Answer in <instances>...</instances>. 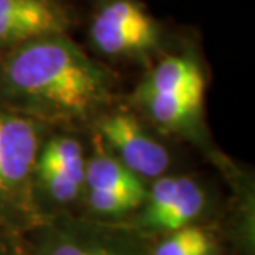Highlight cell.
Here are the masks:
<instances>
[{"label":"cell","instance_id":"obj_1","mask_svg":"<svg viewBox=\"0 0 255 255\" xmlns=\"http://www.w3.org/2000/svg\"><path fill=\"white\" fill-rule=\"evenodd\" d=\"M0 53V108L66 125L98 118L110 103V73L65 33Z\"/></svg>","mask_w":255,"mask_h":255},{"label":"cell","instance_id":"obj_2","mask_svg":"<svg viewBox=\"0 0 255 255\" xmlns=\"http://www.w3.org/2000/svg\"><path fill=\"white\" fill-rule=\"evenodd\" d=\"M47 125L0 108V229L22 244L45 221L35 196V169Z\"/></svg>","mask_w":255,"mask_h":255},{"label":"cell","instance_id":"obj_3","mask_svg":"<svg viewBox=\"0 0 255 255\" xmlns=\"http://www.w3.org/2000/svg\"><path fill=\"white\" fill-rule=\"evenodd\" d=\"M147 236L128 222L85 214L50 216L22 241L23 255H151Z\"/></svg>","mask_w":255,"mask_h":255},{"label":"cell","instance_id":"obj_4","mask_svg":"<svg viewBox=\"0 0 255 255\" xmlns=\"http://www.w3.org/2000/svg\"><path fill=\"white\" fill-rule=\"evenodd\" d=\"M93 154L86 157L81 201L85 216L105 222H126L142 206L147 194L146 181L111 156L98 136Z\"/></svg>","mask_w":255,"mask_h":255},{"label":"cell","instance_id":"obj_5","mask_svg":"<svg viewBox=\"0 0 255 255\" xmlns=\"http://www.w3.org/2000/svg\"><path fill=\"white\" fill-rule=\"evenodd\" d=\"M96 52L110 58H132L159 45L157 22L136 0H110L96 12L90 27Z\"/></svg>","mask_w":255,"mask_h":255},{"label":"cell","instance_id":"obj_6","mask_svg":"<svg viewBox=\"0 0 255 255\" xmlns=\"http://www.w3.org/2000/svg\"><path fill=\"white\" fill-rule=\"evenodd\" d=\"M96 136L111 156L142 181L166 176L171 154L166 146L151 136L129 111H111L96 118Z\"/></svg>","mask_w":255,"mask_h":255},{"label":"cell","instance_id":"obj_7","mask_svg":"<svg viewBox=\"0 0 255 255\" xmlns=\"http://www.w3.org/2000/svg\"><path fill=\"white\" fill-rule=\"evenodd\" d=\"M68 13L58 0H0V52L33 38L65 33Z\"/></svg>","mask_w":255,"mask_h":255},{"label":"cell","instance_id":"obj_8","mask_svg":"<svg viewBox=\"0 0 255 255\" xmlns=\"http://www.w3.org/2000/svg\"><path fill=\"white\" fill-rule=\"evenodd\" d=\"M206 88L177 91H136V101L161 129L177 134H197L202 123Z\"/></svg>","mask_w":255,"mask_h":255},{"label":"cell","instance_id":"obj_9","mask_svg":"<svg viewBox=\"0 0 255 255\" xmlns=\"http://www.w3.org/2000/svg\"><path fill=\"white\" fill-rule=\"evenodd\" d=\"M207 207V194L196 179L186 176L177 177L176 189L164 206L156 212L146 216H132V221H126L136 231L144 236H166L177 229L196 224Z\"/></svg>","mask_w":255,"mask_h":255},{"label":"cell","instance_id":"obj_10","mask_svg":"<svg viewBox=\"0 0 255 255\" xmlns=\"http://www.w3.org/2000/svg\"><path fill=\"white\" fill-rule=\"evenodd\" d=\"M151 255H219V244L207 229L192 224L166 234Z\"/></svg>","mask_w":255,"mask_h":255},{"label":"cell","instance_id":"obj_11","mask_svg":"<svg viewBox=\"0 0 255 255\" xmlns=\"http://www.w3.org/2000/svg\"><path fill=\"white\" fill-rule=\"evenodd\" d=\"M0 255H23L22 244L0 229Z\"/></svg>","mask_w":255,"mask_h":255}]
</instances>
